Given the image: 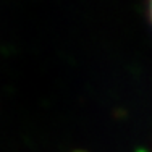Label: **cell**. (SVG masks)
Wrapping results in <instances>:
<instances>
[{"label": "cell", "instance_id": "obj_1", "mask_svg": "<svg viewBox=\"0 0 152 152\" xmlns=\"http://www.w3.org/2000/svg\"><path fill=\"white\" fill-rule=\"evenodd\" d=\"M151 20H152V0H151Z\"/></svg>", "mask_w": 152, "mask_h": 152}]
</instances>
